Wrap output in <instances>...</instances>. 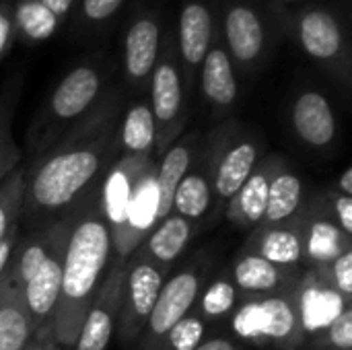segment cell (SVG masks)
<instances>
[{
	"instance_id": "obj_1",
	"label": "cell",
	"mask_w": 352,
	"mask_h": 350,
	"mask_svg": "<svg viewBox=\"0 0 352 350\" xmlns=\"http://www.w3.org/2000/svg\"><path fill=\"white\" fill-rule=\"evenodd\" d=\"M113 252L111 231L101 206H91L68 229L62 262V287L50 326V340L58 349H72L80 326L105 281Z\"/></svg>"
},
{
	"instance_id": "obj_2",
	"label": "cell",
	"mask_w": 352,
	"mask_h": 350,
	"mask_svg": "<svg viewBox=\"0 0 352 350\" xmlns=\"http://www.w3.org/2000/svg\"><path fill=\"white\" fill-rule=\"evenodd\" d=\"M118 105V93H105L101 103L78 126L72 142L47 157L35 171L27 188V204L33 210H62L95 182L111 149V124Z\"/></svg>"
},
{
	"instance_id": "obj_3",
	"label": "cell",
	"mask_w": 352,
	"mask_h": 350,
	"mask_svg": "<svg viewBox=\"0 0 352 350\" xmlns=\"http://www.w3.org/2000/svg\"><path fill=\"white\" fill-rule=\"evenodd\" d=\"M270 10L280 31H287L311 62H316L338 85H351V31L346 14L338 6L314 0L299 6L270 4Z\"/></svg>"
},
{
	"instance_id": "obj_4",
	"label": "cell",
	"mask_w": 352,
	"mask_h": 350,
	"mask_svg": "<svg viewBox=\"0 0 352 350\" xmlns=\"http://www.w3.org/2000/svg\"><path fill=\"white\" fill-rule=\"evenodd\" d=\"M219 33L225 50L243 74H256L268 62L280 31L270 2L262 0H217Z\"/></svg>"
},
{
	"instance_id": "obj_5",
	"label": "cell",
	"mask_w": 352,
	"mask_h": 350,
	"mask_svg": "<svg viewBox=\"0 0 352 350\" xmlns=\"http://www.w3.org/2000/svg\"><path fill=\"white\" fill-rule=\"evenodd\" d=\"M148 105L155 118V151L165 153L186 124V83L175 43V25L163 27L161 52L148 80Z\"/></svg>"
},
{
	"instance_id": "obj_6",
	"label": "cell",
	"mask_w": 352,
	"mask_h": 350,
	"mask_svg": "<svg viewBox=\"0 0 352 350\" xmlns=\"http://www.w3.org/2000/svg\"><path fill=\"white\" fill-rule=\"evenodd\" d=\"M233 330L250 342L293 350L303 338L297 299L289 295H266L250 301L235 314Z\"/></svg>"
},
{
	"instance_id": "obj_7",
	"label": "cell",
	"mask_w": 352,
	"mask_h": 350,
	"mask_svg": "<svg viewBox=\"0 0 352 350\" xmlns=\"http://www.w3.org/2000/svg\"><path fill=\"white\" fill-rule=\"evenodd\" d=\"M163 10L159 0H140L132 8L122 41V66L128 85L144 93L159 60L163 39Z\"/></svg>"
},
{
	"instance_id": "obj_8",
	"label": "cell",
	"mask_w": 352,
	"mask_h": 350,
	"mask_svg": "<svg viewBox=\"0 0 352 350\" xmlns=\"http://www.w3.org/2000/svg\"><path fill=\"white\" fill-rule=\"evenodd\" d=\"M105 62L101 56H91L72 66L58 83L45 105L50 124H68L89 116L105 97Z\"/></svg>"
},
{
	"instance_id": "obj_9",
	"label": "cell",
	"mask_w": 352,
	"mask_h": 350,
	"mask_svg": "<svg viewBox=\"0 0 352 350\" xmlns=\"http://www.w3.org/2000/svg\"><path fill=\"white\" fill-rule=\"evenodd\" d=\"M214 31H217V0H179L175 43H177L179 66L188 93L196 85L200 64L206 56Z\"/></svg>"
},
{
	"instance_id": "obj_10",
	"label": "cell",
	"mask_w": 352,
	"mask_h": 350,
	"mask_svg": "<svg viewBox=\"0 0 352 350\" xmlns=\"http://www.w3.org/2000/svg\"><path fill=\"white\" fill-rule=\"evenodd\" d=\"M163 272L155 264H151L144 256L128 264L122 305H120V336L122 340H134L155 307V301L163 289Z\"/></svg>"
},
{
	"instance_id": "obj_11",
	"label": "cell",
	"mask_w": 352,
	"mask_h": 350,
	"mask_svg": "<svg viewBox=\"0 0 352 350\" xmlns=\"http://www.w3.org/2000/svg\"><path fill=\"white\" fill-rule=\"evenodd\" d=\"M128 260L118 258V262L111 266V270L105 274V281L101 283V289L87 311V318L80 326V332L76 336L74 350H105L111 334L116 320L120 316L122 305V291L126 281Z\"/></svg>"
},
{
	"instance_id": "obj_12",
	"label": "cell",
	"mask_w": 352,
	"mask_h": 350,
	"mask_svg": "<svg viewBox=\"0 0 352 350\" xmlns=\"http://www.w3.org/2000/svg\"><path fill=\"white\" fill-rule=\"evenodd\" d=\"M200 278L194 270H182L163 283L155 307L144 324V350H159L171 328L184 320L198 299Z\"/></svg>"
},
{
	"instance_id": "obj_13",
	"label": "cell",
	"mask_w": 352,
	"mask_h": 350,
	"mask_svg": "<svg viewBox=\"0 0 352 350\" xmlns=\"http://www.w3.org/2000/svg\"><path fill=\"white\" fill-rule=\"evenodd\" d=\"M66 239H68V233L58 241V245L54 248L50 258L43 262V266L35 272V276L21 289L25 307L33 324V332H41V338H47V340H50V326H52L56 305L60 299Z\"/></svg>"
},
{
	"instance_id": "obj_14",
	"label": "cell",
	"mask_w": 352,
	"mask_h": 350,
	"mask_svg": "<svg viewBox=\"0 0 352 350\" xmlns=\"http://www.w3.org/2000/svg\"><path fill=\"white\" fill-rule=\"evenodd\" d=\"M153 165L148 157H128L124 155L105 175L101 188V212L111 231V241H116L126 223V210L136 190L140 175Z\"/></svg>"
},
{
	"instance_id": "obj_15",
	"label": "cell",
	"mask_w": 352,
	"mask_h": 350,
	"mask_svg": "<svg viewBox=\"0 0 352 350\" xmlns=\"http://www.w3.org/2000/svg\"><path fill=\"white\" fill-rule=\"evenodd\" d=\"M196 83L200 85L202 97L219 113L231 109L239 97L237 70H235V66L225 50V43L221 39L219 21H217V31L206 50V56L200 64Z\"/></svg>"
},
{
	"instance_id": "obj_16",
	"label": "cell",
	"mask_w": 352,
	"mask_h": 350,
	"mask_svg": "<svg viewBox=\"0 0 352 350\" xmlns=\"http://www.w3.org/2000/svg\"><path fill=\"white\" fill-rule=\"evenodd\" d=\"M159 223V194L155 184V167L148 165L140 175L132 200L126 210V223L120 237L113 241L118 258L128 260L132 250L157 227Z\"/></svg>"
},
{
	"instance_id": "obj_17",
	"label": "cell",
	"mask_w": 352,
	"mask_h": 350,
	"mask_svg": "<svg viewBox=\"0 0 352 350\" xmlns=\"http://www.w3.org/2000/svg\"><path fill=\"white\" fill-rule=\"evenodd\" d=\"M291 124L307 146L324 149L336 136V118L328 97L316 89L297 93L291 105Z\"/></svg>"
},
{
	"instance_id": "obj_18",
	"label": "cell",
	"mask_w": 352,
	"mask_h": 350,
	"mask_svg": "<svg viewBox=\"0 0 352 350\" xmlns=\"http://www.w3.org/2000/svg\"><path fill=\"white\" fill-rule=\"evenodd\" d=\"M31 336L33 324L23 301V291L4 272L0 278V350H25Z\"/></svg>"
},
{
	"instance_id": "obj_19",
	"label": "cell",
	"mask_w": 352,
	"mask_h": 350,
	"mask_svg": "<svg viewBox=\"0 0 352 350\" xmlns=\"http://www.w3.org/2000/svg\"><path fill=\"white\" fill-rule=\"evenodd\" d=\"M260 149L254 140H235L221 157L210 186L221 200H231L256 169Z\"/></svg>"
},
{
	"instance_id": "obj_20",
	"label": "cell",
	"mask_w": 352,
	"mask_h": 350,
	"mask_svg": "<svg viewBox=\"0 0 352 350\" xmlns=\"http://www.w3.org/2000/svg\"><path fill=\"white\" fill-rule=\"evenodd\" d=\"M198 136L190 134L177 140L173 146H169L163 155V161L159 169L155 171V184H157V194H159V221L171 215L173 206V194L179 186V182L186 177L190 171L194 151H196Z\"/></svg>"
},
{
	"instance_id": "obj_21",
	"label": "cell",
	"mask_w": 352,
	"mask_h": 350,
	"mask_svg": "<svg viewBox=\"0 0 352 350\" xmlns=\"http://www.w3.org/2000/svg\"><path fill=\"white\" fill-rule=\"evenodd\" d=\"M309 283L301 297L297 299L299 318L303 332H322L326 330L340 314L342 309L351 307V301H346L342 295H338L332 287H328L326 281Z\"/></svg>"
},
{
	"instance_id": "obj_22",
	"label": "cell",
	"mask_w": 352,
	"mask_h": 350,
	"mask_svg": "<svg viewBox=\"0 0 352 350\" xmlns=\"http://www.w3.org/2000/svg\"><path fill=\"white\" fill-rule=\"evenodd\" d=\"M10 12L16 43H43L64 27V23L39 0H10Z\"/></svg>"
},
{
	"instance_id": "obj_23",
	"label": "cell",
	"mask_w": 352,
	"mask_h": 350,
	"mask_svg": "<svg viewBox=\"0 0 352 350\" xmlns=\"http://www.w3.org/2000/svg\"><path fill=\"white\" fill-rule=\"evenodd\" d=\"M192 233H194L192 221L177 217V215H169L163 221H159L157 227L151 231L142 256L157 268L159 266L167 268L169 264H173L179 258V254L188 245Z\"/></svg>"
},
{
	"instance_id": "obj_24",
	"label": "cell",
	"mask_w": 352,
	"mask_h": 350,
	"mask_svg": "<svg viewBox=\"0 0 352 350\" xmlns=\"http://www.w3.org/2000/svg\"><path fill=\"white\" fill-rule=\"evenodd\" d=\"M252 254L268 260L270 264L278 268L295 266L299 264L303 254V233H299L297 227L291 225H270L252 239Z\"/></svg>"
},
{
	"instance_id": "obj_25",
	"label": "cell",
	"mask_w": 352,
	"mask_h": 350,
	"mask_svg": "<svg viewBox=\"0 0 352 350\" xmlns=\"http://www.w3.org/2000/svg\"><path fill=\"white\" fill-rule=\"evenodd\" d=\"M276 167L262 165L260 169H254L250 179L241 186V190L229 200V217L237 225L254 227L264 221L266 204H268V188L270 179L274 175Z\"/></svg>"
},
{
	"instance_id": "obj_26",
	"label": "cell",
	"mask_w": 352,
	"mask_h": 350,
	"mask_svg": "<svg viewBox=\"0 0 352 350\" xmlns=\"http://www.w3.org/2000/svg\"><path fill=\"white\" fill-rule=\"evenodd\" d=\"M126 0H76L68 21L70 35L89 39L95 35H103L111 29L116 19L120 17Z\"/></svg>"
},
{
	"instance_id": "obj_27",
	"label": "cell",
	"mask_w": 352,
	"mask_h": 350,
	"mask_svg": "<svg viewBox=\"0 0 352 350\" xmlns=\"http://www.w3.org/2000/svg\"><path fill=\"white\" fill-rule=\"evenodd\" d=\"M155 118L148 99L134 101L122 122L120 140L128 157H148L155 149Z\"/></svg>"
},
{
	"instance_id": "obj_28",
	"label": "cell",
	"mask_w": 352,
	"mask_h": 350,
	"mask_svg": "<svg viewBox=\"0 0 352 350\" xmlns=\"http://www.w3.org/2000/svg\"><path fill=\"white\" fill-rule=\"evenodd\" d=\"M301 194H303L301 179L287 169H276L270 179L268 204L262 223L270 227V225H285L287 221H291L301 204Z\"/></svg>"
},
{
	"instance_id": "obj_29",
	"label": "cell",
	"mask_w": 352,
	"mask_h": 350,
	"mask_svg": "<svg viewBox=\"0 0 352 350\" xmlns=\"http://www.w3.org/2000/svg\"><path fill=\"white\" fill-rule=\"evenodd\" d=\"M349 248L351 239L326 219L314 221L303 233V254L320 268H328Z\"/></svg>"
},
{
	"instance_id": "obj_30",
	"label": "cell",
	"mask_w": 352,
	"mask_h": 350,
	"mask_svg": "<svg viewBox=\"0 0 352 350\" xmlns=\"http://www.w3.org/2000/svg\"><path fill=\"white\" fill-rule=\"evenodd\" d=\"M233 278L237 287L254 295H274L283 285V272L268 260L245 252L233 266Z\"/></svg>"
},
{
	"instance_id": "obj_31",
	"label": "cell",
	"mask_w": 352,
	"mask_h": 350,
	"mask_svg": "<svg viewBox=\"0 0 352 350\" xmlns=\"http://www.w3.org/2000/svg\"><path fill=\"white\" fill-rule=\"evenodd\" d=\"M68 233V227L66 225H56V229L43 233L41 237L33 239L23 252L21 256L14 260V264L8 262V268H6V274L23 289L33 276L35 272L43 266V262L50 258V254L54 252V248L58 245V241Z\"/></svg>"
},
{
	"instance_id": "obj_32",
	"label": "cell",
	"mask_w": 352,
	"mask_h": 350,
	"mask_svg": "<svg viewBox=\"0 0 352 350\" xmlns=\"http://www.w3.org/2000/svg\"><path fill=\"white\" fill-rule=\"evenodd\" d=\"M212 200V186L210 179L204 173H186V177L179 182L175 194H173V206L171 215L175 212L177 217H184L188 221H198L202 219Z\"/></svg>"
},
{
	"instance_id": "obj_33",
	"label": "cell",
	"mask_w": 352,
	"mask_h": 350,
	"mask_svg": "<svg viewBox=\"0 0 352 350\" xmlns=\"http://www.w3.org/2000/svg\"><path fill=\"white\" fill-rule=\"evenodd\" d=\"M25 200V184L21 171H12L6 175L4 184H0V241L12 235V227L16 215Z\"/></svg>"
},
{
	"instance_id": "obj_34",
	"label": "cell",
	"mask_w": 352,
	"mask_h": 350,
	"mask_svg": "<svg viewBox=\"0 0 352 350\" xmlns=\"http://www.w3.org/2000/svg\"><path fill=\"white\" fill-rule=\"evenodd\" d=\"M204 338V322L196 316L179 320L165 336L159 350H194Z\"/></svg>"
},
{
	"instance_id": "obj_35",
	"label": "cell",
	"mask_w": 352,
	"mask_h": 350,
	"mask_svg": "<svg viewBox=\"0 0 352 350\" xmlns=\"http://www.w3.org/2000/svg\"><path fill=\"white\" fill-rule=\"evenodd\" d=\"M200 305H202L204 316L214 318V320L217 318H225L233 309V305H235V285L229 283L227 278L214 281L206 289V293L202 295Z\"/></svg>"
},
{
	"instance_id": "obj_36",
	"label": "cell",
	"mask_w": 352,
	"mask_h": 350,
	"mask_svg": "<svg viewBox=\"0 0 352 350\" xmlns=\"http://www.w3.org/2000/svg\"><path fill=\"white\" fill-rule=\"evenodd\" d=\"M326 270V276L332 283V289L342 295L346 301H351L352 295V248L344 250Z\"/></svg>"
},
{
	"instance_id": "obj_37",
	"label": "cell",
	"mask_w": 352,
	"mask_h": 350,
	"mask_svg": "<svg viewBox=\"0 0 352 350\" xmlns=\"http://www.w3.org/2000/svg\"><path fill=\"white\" fill-rule=\"evenodd\" d=\"M326 340L330 347L336 350H351L352 349V309L346 307L342 314L324 330Z\"/></svg>"
},
{
	"instance_id": "obj_38",
	"label": "cell",
	"mask_w": 352,
	"mask_h": 350,
	"mask_svg": "<svg viewBox=\"0 0 352 350\" xmlns=\"http://www.w3.org/2000/svg\"><path fill=\"white\" fill-rule=\"evenodd\" d=\"M14 43H16V37H14V27H12L10 0H0V62L8 56Z\"/></svg>"
},
{
	"instance_id": "obj_39",
	"label": "cell",
	"mask_w": 352,
	"mask_h": 350,
	"mask_svg": "<svg viewBox=\"0 0 352 350\" xmlns=\"http://www.w3.org/2000/svg\"><path fill=\"white\" fill-rule=\"evenodd\" d=\"M334 212L340 223V231L351 239L352 235V196L338 194L334 198Z\"/></svg>"
},
{
	"instance_id": "obj_40",
	"label": "cell",
	"mask_w": 352,
	"mask_h": 350,
	"mask_svg": "<svg viewBox=\"0 0 352 350\" xmlns=\"http://www.w3.org/2000/svg\"><path fill=\"white\" fill-rule=\"evenodd\" d=\"M43 6H47L64 25H66V21H68V17H70V12H72V8H74V4H76V0H39Z\"/></svg>"
},
{
	"instance_id": "obj_41",
	"label": "cell",
	"mask_w": 352,
	"mask_h": 350,
	"mask_svg": "<svg viewBox=\"0 0 352 350\" xmlns=\"http://www.w3.org/2000/svg\"><path fill=\"white\" fill-rule=\"evenodd\" d=\"M194 350H237L235 344L227 338H210V340H202Z\"/></svg>"
},
{
	"instance_id": "obj_42",
	"label": "cell",
	"mask_w": 352,
	"mask_h": 350,
	"mask_svg": "<svg viewBox=\"0 0 352 350\" xmlns=\"http://www.w3.org/2000/svg\"><path fill=\"white\" fill-rule=\"evenodd\" d=\"M10 254H12V235H8L6 239L0 241V278L6 272V266L10 262Z\"/></svg>"
},
{
	"instance_id": "obj_43",
	"label": "cell",
	"mask_w": 352,
	"mask_h": 350,
	"mask_svg": "<svg viewBox=\"0 0 352 350\" xmlns=\"http://www.w3.org/2000/svg\"><path fill=\"white\" fill-rule=\"evenodd\" d=\"M340 190H342V194L344 196H352V169L349 167L344 173H342V177H340Z\"/></svg>"
},
{
	"instance_id": "obj_44",
	"label": "cell",
	"mask_w": 352,
	"mask_h": 350,
	"mask_svg": "<svg viewBox=\"0 0 352 350\" xmlns=\"http://www.w3.org/2000/svg\"><path fill=\"white\" fill-rule=\"evenodd\" d=\"M25 350H60L52 340H47V338H41V340H33V342H29V347Z\"/></svg>"
},
{
	"instance_id": "obj_45",
	"label": "cell",
	"mask_w": 352,
	"mask_h": 350,
	"mask_svg": "<svg viewBox=\"0 0 352 350\" xmlns=\"http://www.w3.org/2000/svg\"><path fill=\"white\" fill-rule=\"evenodd\" d=\"M270 4H276V6H299V4H305V2H314V0H268Z\"/></svg>"
}]
</instances>
